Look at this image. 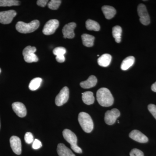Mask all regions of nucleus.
Returning <instances> with one entry per match:
<instances>
[{
    "mask_svg": "<svg viewBox=\"0 0 156 156\" xmlns=\"http://www.w3.org/2000/svg\"><path fill=\"white\" fill-rule=\"evenodd\" d=\"M10 145L13 152L17 155L21 154V142L20 138L18 136H13L10 139Z\"/></svg>",
    "mask_w": 156,
    "mask_h": 156,
    "instance_id": "f8f14e48",
    "label": "nucleus"
},
{
    "mask_svg": "<svg viewBox=\"0 0 156 156\" xmlns=\"http://www.w3.org/2000/svg\"><path fill=\"white\" fill-rule=\"evenodd\" d=\"M101 10L107 19H111L116 13L115 8L110 6H104L101 8Z\"/></svg>",
    "mask_w": 156,
    "mask_h": 156,
    "instance_id": "a211bd4d",
    "label": "nucleus"
},
{
    "mask_svg": "<svg viewBox=\"0 0 156 156\" xmlns=\"http://www.w3.org/2000/svg\"><path fill=\"white\" fill-rule=\"evenodd\" d=\"M120 115V112L118 109L113 108L111 110L108 111L105 114V121L107 125H113Z\"/></svg>",
    "mask_w": 156,
    "mask_h": 156,
    "instance_id": "1a4fd4ad",
    "label": "nucleus"
},
{
    "mask_svg": "<svg viewBox=\"0 0 156 156\" xmlns=\"http://www.w3.org/2000/svg\"><path fill=\"white\" fill-rule=\"evenodd\" d=\"M20 2L16 0H0V7H11L12 6H18Z\"/></svg>",
    "mask_w": 156,
    "mask_h": 156,
    "instance_id": "a878e982",
    "label": "nucleus"
},
{
    "mask_svg": "<svg viewBox=\"0 0 156 156\" xmlns=\"http://www.w3.org/2000/svg\"><path fill=\"white\" fill-rule=\"evenodd\" d=\"M137 13L140 17V21L144 25H148L150 23V18L145 5L140 4L137 7Z\"/></svg>",
    "mask_w": 156,
    "mask_h": 156,
    "instance_id": "423d86ee",
    "label": "nucleus"
},
{
    "mask_svg": "<svg viewBox=\"0 0 156 156\" xmlns=\"http://www.w3.org/2000/svg\"><path fill=\"white\" fill-rule=\"evenodd\" d=\"M38 20H33L29 23L19 21L16 25V29L19 32L22 34L30 33L37 29L40 26Z\"/></svg>",
    "mask_w": 156,
    "mask_h": 156,
    "instance_id": "7ed1b4c3",
    "label": "nucleus"
},
{
    "mask_svg": "<svg viewBox=\"0 0 156 156\" xmlns=\"http://www.w3.org/2000/svg\"><path fill=\"white\" fill-rule=\"evenodd\" d=\"M76 27V24L74 22L69 23L65 25L62 30V32L64 38L68 39L73 38L75 37L74 30Z\"/></svg>",
    "mask_w": 156,
    "mask_h": 156,
    "instance_id": "9b49d317",
    "label": "nucleus"
},
{
    "mask_svg": "<svg viewBox=\"0 0 156 156\" xmlns=\"http://www.w3.org/2000/svg\"><path fill=\"white\" fill-rule=\"evenodd\" d=\"M148 109L156 119V105L152 104L149 105Z\"/></svg>",
    "mask_w": 156,
    "mask_h": 156,
    "instance_id": "c756f323",
    "label": "nucleus"
},
{
    "mask_svg": "<svg viewBox=\"0 0 156 156\" xmlns=\"http://www.w3.org/2000/svg\"><path fill=\"white\" fill-rule=\"evenodd\" d=\"M130 156H144L143 152L138 149L134 148L130 152Z\"/></svg>",
    "mask_w": 156,
    "mask_h": 156,
    "instance_id": "c85d7f7f",
    "label": "nucleus"
},
{
    "mask_svg": "<svg viewBox=\"0 0 156 156\" xmlns=\"http://www.w3.org/2000/svg\"><path fill=\"white\" fill-rule=\"evenodd\" d=\"M42 79L41 78H35L30 81L29 85V88L31 91H35L41 86Z\"/></svg>",
    "mask_w": 156,
    "mask_h": 156,
    "instance_id": "393cba45",
    "label": "nucleus"
},
{
    "mask_svg": "<svg viewBox=\"0 0 156 156\" xmlns=\"http://www.w3.org/2000/svg\"><path fill=\"white\" fill-rule=\"evenodd\" d=\"M122 27L119 26H115L112 28V35L115 39L116 42L119 43L122 40Z\"/></svg>",
    "mask_w": 156,
    "mask_h": 156,
    "instance_id": "5701e85b",
    "label": "nucleus"
},
{
    "mask_svg": "<svg viewBox=\"0 0 156 156\" xmlns=\"http://www.w3.org/2000/svg\"><path fill=\"white\" fill-rule=\"evenodd\" d=\"M13 111L18 117L23 118L27 115V109L24 104L20 102H15L12 104Z\"/></svg>",
    "mask_w": 156,
    "mask_h": 156,
    "instance_id": "4468645a",
    "label": "nucleus"
},
{
    "mask_svg": "<svg viewBox=\"0 0 156 156\" xmlns=\"http://www.w3.org/2000/svg\"><path fill=\"white\" fill-rule=\"evenodd\" d=\"M97 83V79L95 76H90L87 80L83 81L80 83V86L83 89H90L95 87Z\"/></svg>",
    "mask_w": 156,
    "mask_h": 156,
    "instance_id": "f3484780",
    "label": "nucleus"
},
{
    "mask_svg": "<svg viewBox=\"0 0 156 156\" xmlns=\"http://www.w3.org/2000/svg\"><path fill=\"white\" fill-rule=\"evenodd\" d=\"M82 100L84 103L87 105H90L94 103L95 101V97L93 92L90 91H87L82 93Z\"/></svg>",
    "mask_w": 156,
    "mask_h": 156,
    "instance_id": "aec40b11",
    "label": "nucleus"
},
{
    "mask_svg": "<svg viewBox=\"0 0 156 156\" xmlns=\"http://www.w3.org/2000/svg\"><path fill=\"white\" fill-rule=\"evenodd\" d=\"M129 136L130 138L136 142L145 143L148 141L147 136L138 130H133L129 134Z\"/></svg>",
    "mask_w": 156,
    "mask_h": 156,
    "instance_id": "ddd939ff",
    "label": "nucleus"
},
{
    "mask_svg": "<svg viewBox=\"0 0 156 156\" xmlns=\"http://www.w3.org/2000/svg\"><path fill=\"white\" fill-rule=\"evenodd\" d=\"M96 97L98 103L103 107L112 106L114 103V98L111 92L106 88H100L98 90Z\"/></svg>",
    "mask_w": 156,
    "mask_h": 156,
    "instance_id": "f257e3e1",
    "label": "nucleus"
},
{
    "mask_svg": "<svg viewBox=\"0 0 156 156\" xmlns=\"http://www.w3.org/2000/svg\"><path fill=\"white\" fill-rule=\"evenodd\" d=\"M1 71H1V69H0V73H1Z\"/></svg>",
    "mask_w": 156,
    "mask_h": 156,
    "instance_id": "72a5a7b5",
    "label": "nucleus"
},
{
    "mask_svg": "<svg viewBox=\"0 0 156 156\" xmlns=\"http://www.w3.org/2000/svg\"><path fill=\"white\" fill-rule=\"evenodd\" d=\"M86 28L89 30H94L95 31H99L100 26L99 23L95 20L88 19L86 23Z\"/></svg>",
    "mask_w": 156,
    "mask_h": 156,
    "instance_id": "b1692460",
    "label": "nucleus"
},
{
    "mask_svg": "<svg viewBox=\"0 0 156 156\" xmlns=\"http://www.w3.org/2000/svg\"><path fill=\"white\" fill-rule=\"evenodd\" d=\"M135 58L134 56H129L123 60L121 64V68L122 70H127L134 65Z\"/></svg>",
    "mask_w": 156,
    "mask_h": 156,
    "instance_id": "412c9836",
    "label": "nucleus"
},
{
    "mask_svg": "<svg viewBox=\"0 0 156 156\" xmlns=\"http://www.w3.org/2000/svg\"><path fill=\"white\" fill-rule=\"evenodd\" d=\"M82 41L83 44L86 47L90 48L94 45L95 37L88 34H83L82 35Z\"/></svg>",
    "mask_w": 156,
    "mask_h": 156,
    "instance_id": "4be33fe9",
    "label": "nucleus"
},
{
    "mask_svg": "<svg viewBox=\"0 0 156 156\" xmlns=\"http://www.w3.org/2000/svg\"><path fill=\"white\" fill-rule=\"evenodd\" d=\"M151 90L154 92H156V82L154 83L151 86Z\"/></svg>",
    "mask_w": 156,
    "mask_h": 156,
    "instance_id": "473e14b6",
    "label": "nucleus"
},
{
    "mask_svg": "<svg viewBox=\"0 0 156 156\" xmlns=\"http://www.w3.org/2000/svg\"><path fill=\"white\" fill-rule=\"evenodd\" d=\"M25 142L28 144H30L34 142V136L30 132H27L24 136Z\"/></svg>",
    "mask_w": 156,
    "mask_h": 156,
    "instance_id": "cd10ccee",
    "label": "nucleus"
},
{
    "mask_svg": "<svg viewBox=\"0 0 156 156\" xmlns=\"http://www.w3.org/2000/svg\"><path fill=\"white\" fill-rule=\"evenodd\" d=\"M78 121L85 132L89 133L92 132L94 128V124L89 115L87 113L81 112L78 116Z\"/></svg>",
    "mask_w": 156,
    "mask_h": 156,
    "instance_id": "f03ea898",
    "label": "nucleus"
},
{
    "mask_svg": "<svg viewBox=\"0 0 156 156\" xmlns=\"http://www.w3.org/2000/svg\"><path fill=\"white\" fill-rule=\"evenodd\" d=\"M42 143L39 140L36 139L34 140L32 144V147L34 149L37 150L41 147Z\"/></svg>",
    "mask_w": 156,
    "mask_h": 156,
    "instance_id": "7c9ffc66",
    "label": "nucleus"
},
{
    "mask_svg": "<svg viewBox=\"0 0 156 156\" xmlns=\"http://www.w3.org/2000/svg\"><path fill=\"white\" fill-rule=\"evenodd\" d=\"M0 126H1V125H0Z\"/></svg>",
    "mask_w": 156,
    "mask_h": 156,
    "instance_id": "f704fd0d",
    "label": "nucleus"
},
{
    "mask_svg": "<svg viewBox=\"0 0 156 156\" xmlns=\"http://www.w3.org/2000/svg\"><path fill=\"white\" fill-rule=\"evenodd\" d=\"M66 52V49L63 47H57L53 50V54L56 56V61L60 63H62L65 61L64 55Z\"/></svg>",
    "mask_w": 156,
    "mask_h": 156,
    "instance_id": "2eb2a0df",
    "label": "nucleus"
},
{
    "mask_svg": "<svg viewBox=\"0 0 156 156\" xmlns=\"http://www.w3.org/2000/svg\"><path fill=\"white\" fill-rule=\"evenodd\" d=\"M37 49L35 47L30 46L26 47L23 51V55L24 60L28 63L37 62L38 61V58L35 54Z\"/></svg>",
    "mask_w": 156,
    "mask_h": 156,
    "instance_id": "39448f33",
    "label": "nucleus"
},
{
    "mask_svg": "<svg viewBox=\"0 0 156 156\" xmlns=\"http://www.w3.org/2000/svg\"><path fill=\"white\" fill-rule=\"evenodd\" d=\"M59 26V22L57 20L52 19L49 20L44 26L43 33L46 35L53 34L56 31Z\"/></svg>",
    "mask_w": 156,
    "mask_h": 156,
    "instance_id": "6e6552de",
    "label": "nucleus"
},
{
    "mask_svg": "<svg viewBox=\"0 0 156 156\" xmlns=\"http://www.w3.org/2000/svg\"><path fill=\"white\" fill-rule=\"evenodd\" d=\"M69 89L67 87H63L55 98V103L57 106H60L66 103L69 98Z\"/></svg>",
    "mask_w": 156,
    "mask_h": 156,
    "instance_id": "0eeeda50",
    "label": "nucleus"
},
{
    "mask_svg": "<svg viewBox=\"0 0 156 156\" xmlns=\"http://www.w3.org/2000/svg\"><path fill=\"white\" fill-rule=\"evenodd\" d=\"M48 0H38L37 1V5L41 7H44L48 4Z\"/></svg>",
    "mask_w": 156,
    "mask_h": 156,
    "instance_id": "2f4dec72",
    "label": "nucleus"
},
{
    "mask_svg": "<svg viewBox=\"0 0 156 156\" xmlns=\"http://www.w3.org/2000/svg\"><path fill=\"white\" fill-rule=\"evenodd\" d=\"M17 15V12L14 10L1 11L0 12V23L4 24L11 23Z\"/></svg>",
    "mask_w": 156,
    "mask_h": 156,
    "instance_id": "9d476101",
    "label": "nucleus"
},
{
    "mask_svg": "<svg viewBox=\"0 0 156 156\" xmlns=\"http://www.w3.org/2000/svg\"><path fill=\"white\" fill-rule=\"evenodd\" d=\"M112 58L111 55L105 53L103 54L98 59V63L101 66L107 67L110 64Z\"/></svg>",
    "mask_w": 156,
    "mask_h": 156,
    "instance_id": "6ab92c4d",
    "label": "nucleus"
},
{
    "mask_svg": "<svg viewBox=\"0 0 156 156\" xmlns=\"http://www.w3.org/2000/svg\"><path fill=\"white\" fill-rule=\"evenodd\" d=\"M62 1L60 0H52L49 2L48 7L51 10H56L58 9L61 5Z\"/></svg>",
    "mask_w": 156,
    "mask_h": 156,
    "instance_id": "bb28decb",
    "label": "nucleus"
},
{
    "mask_svg": "<svg viewBox=\"0 0 156 156\" xmlns=\"http://www.w3.org/2000/svg\"><path fill=\"white\" fill-rule=\"evenodd\" d=\"M62 134L66 140L70 144L71 147L74 151L78 154L82 153V150L77 144V136L73 131L69 129H64L62 132Z\"/></svg>",
    "mask_w": 156,
    "mask_h": 156,
    "instance_id": "20e7f679",
    "label": "nucleus"
},
{
    "mask_svg": "<svg viewBox=\"0 0 156 156\" xmlns=\"http://www.w3.org/2000/svg\"><path fill=\"white\" fill-rule=\"evenodd\" d=\"M57 152L59 156H76L70 149L62 143L58 144Z\"/></svg>",
    "mask_w": 156,
    "mask_h": 156,
    "instance_id": "dca6fc26",
    "label": "nucleus"
}]
</instances>
